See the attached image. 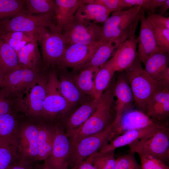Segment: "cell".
<instances>
[{
  "mask_svg": "<svg viewBox=\"0 0 169 169\" xmlns=\"http://www.w3.org/2000/svg\"><path fill=\"white\" fill-rule=\"evenodd\" d=\"M5 92L0 91V115L11 112L10 105Z\"/></svg>",
  "mask_w": 169,
  "mask_h": 169,
  "instance_id": "44",
  "label": "cell"
},
{
  "mask_svg": "<svg viewBox=\"0 0 169 169\" xmlns=\"http://www.w3.org/2000/svg\"><path fill=\"white\" fill-rule=\"evenodd\" d=\"M114 84H110L99 99L96 109L93 114L68 137L70 146V153L82 139L107 128L114 122L116 116Z\"/></svg>",
  "mask_w": 169,
  "mask_h": 169,
  "instance_id": "1",
  "label": "cell"
},
{
  "mask_svg": "<svg viewBox=\"0 0 169 169\" xmlns=\"http://www.w3.org/2000/svg\"><path fill=\"white\" fill-rule=\"evenodd\" d=\"M55 135L51 153L43 164L51 169H69L70 141L62 126L55 125Z\"/></svg>",
  "mask_w": 169,
  "mask_h": 169,
  "instance_id": "12",
  "label": "cell"
},
{
  "mask_svg": "<svg viewBox=\"0 0 169 169\" xmlns=\"http://www.w3.org/2000/svg\"><path fill=\"white\" fill-rule=\"evenodd\" d=\"M98 100L90 99L81 106L66 119L62 126L66 136L69 137L83 125L95 110Z\"/></svg>",
  "mask_w": 169,
  "mask_h": 169,
  "instance_id": "22",
  "label": "cell"
},
{
  "mask_svg": "<svg viewBox=\"0 0 169 169\" xmlns=\"http://www.w3.org/2000/svg\"><path fill=\"white\" fill-rule=\"evenodd\" d=\"M71 169H95L93 165L90 158L88 157Z\"/></svg>",
  "mask_w": 169,
  "mask_h": 169,
  "instance_id": "46",
  "label": "cell"
},
{
  "mask_svg": "<svg viewBox=\"0 0 169 169\" xmlns=\"http://www.w3.org/2000/svg\"><path fill=\"white\" fill-rule=\"evenodd\" d=\"M86 3H94L104 6L110 13L124 10L127 8L123 0H84Z\"/></svg>",
  "mask_w": 169,
  "mask_h": 169,
  "instance_id": "41",
  "label": "cell"
},
{
  "mask_svg": "<svg viewBox=\"0 0 169 169\" xmlns=\"http://www.w3.org/2000/svg\"><path fill=\"white\" fill-rule=\"evenodd\" d=\"M110 13L100 4L86 3L84 0L74 16L75 18L95 23H104L110 16Z\"/></svg>",
  "mask_w": 169,
  "mask_h": 169,
  "instance_id": "24",
  "label": "cell"
},
{
  "mask_svg": "<svg viewBox=\"0 0 169 169\" xmlns=\"http://www.w3.org/2000/svg\"><path fill=\"white\" fill-rule=\"evenodd\" d=\"M34 165L30 162L16 159L8 169H33Z\"/></svg>",
  "mask_w": 169,
  "mask_h": 169,
  "instance_id": "45",
  "label": "cell"
},
{
  "mask_svg": "<svg viewBox=\"0 0 169 169\" xmlns=\"http://www.w3.org/2000/svg\"><path fill=\"white\" fill-rule=\"evenodd\" d=\"M100 42L89 45H68L57 65L62 69L70 68L74 70H80L91 59Z\"/></svg>",
  "mask_w": 169,
  "mask_h": 169,
  "instance_id": "13",
  "label": "cell"
},
{
  "mask_svg": "<svg viewBox=\"0 0 169 169\" xmlns=\"http://www.w3.org/2000/svg\"><path fill=\"white\" fill-rule=\"evenodd\" d=\"M159 14L163 16L169 8V0H166L159 7Z\"/></svg>",
  "mask_w": 169,
  "mask_h": 169,
  "instance_id": "47",
  "label": "cell"
},
{
  "mask_svg": "<svg viewBox=\"0 0 169 169\" xmlns=\"http://www.w3.org/2000/svg\"><path fill=\"white\" fill-rule=\"evenodd\" d=\"M140 22L139 34L137 37V55L141 62L144 64L152 55L163 52L157 45L153 25L145 16L142 9Z\"/></svg>",
  "mask_w": 169,
  "mask_h": 169,
  "instance_id": "14",
  "label": "cell"
},
{
  "mask_svg": "<svg viewBox=\"0 0 169 169\" xmlns=\"http://www.w3.org/2000/svg\"><path fill=\"white\" fill-rule=\"evenodd\" d=\"M157 124H162L154 121L145 113L137 109H132L125 113L118 124L114 127L110 141L117 136L129 131Z\"/></svg>",
  "mask_w": 169,
  "mask_h": 169,
  "instance_id": "19",
  "label": "cell"
},
{
  "mask_svg": "<svg viewBox=\"0 0 169 169\" xmlns=\"http://www.w3.org/2000/svg\"><path fill=\"white\" fill-rule=\"evenodd\" d=\"M152 24L158 45L162 52L169 53V29Z\"/></svg>",
  "mask_w": 169,
  "mask_h": 169,
  "instance_id": "39",
  "label": "cell"
},
{
  "mask_svg": "<svg viewBox=\"0 0 169 169\" xmlns=\"http://www.w3.org/2000/svg\"><path fill=\"white\" fill-rule=\"evenodd\" d=\"M146 114L156 122L168 125L169 88H162L155 93L148 103Z\"/></svg>",
  "mask_w": 169,
  "mask_h": 169,
  "instance_id": "21",
  "label": "cell"
},
{
  "mask_svg": "<svg viewBox=\"0 0 169 169\" xmlns=\"http://www.w3.org/2000/svg\"><path fill=\"white\" fill-rule=\"evenodd\" d=\"M48 78L40 75L31 84L17 95L18 109L28 117H42Z\"/></svg>",
  "mask_w": 169,
  "mask_h": 169,
  "instance_id": "5",
  "label": "cell"
},
{
  "mask_svg": "<svg viewBox=\"0 0 169 169\" xmlns=\"http://www.w3.org/2000/svg\"><path fill=\"white\" fill-rule=\"evenodd\" d=\"M116 49L113 43L101 41L91 59L80 70L90 67L99 68L112 56Z\"/></svg>",
  "mask_w": 169,
  "mask_h": 169,
  "instance_id": "31",
  "label": "cell"
},
{
  "mask_svg": "<svg viewBox=\"0 0 169 169\" xmlns=\"http://www.w3.org/2000/svg\"><path fill=\"white\" fill-rule=\"evenodd\" d=\"M141 62L137 55L132 65L124 71L131 87L136 109L146 113L150 100L157 91L164 87L150 76L143 69Z\"/></svg>",
  "mask_w": 169,
  "mask_h": 169,
  "instance_id": "3",
  "label": "cell"
},
{
  "mask_svg": "<svg viewBox=\"0 0 169 169\" xmlns=\"http://www.w3.org/2000/svg\"><path fill=\"white\" fill-rule=\"evenodd\" d=\"M56 32L61 33L63 28L71 22L83 0H55Z\"/></svg>",
  "mask_w": 169,
  "mask_h": 169,
  "instance_id": "23",
  "label": "cell"
},
{
  "mask_svg": "<svg viewBox=\"0 0 169 169\" xmlns=\"http://www.w3.org/2000/svg\"><path fill=\"white\" fill-rule=\"evenodd\" d=\"M166 0H143L141 6L142 9L155 13L156 9Z\"/></svg>",
  "mask_w": 169,
  "mask_h": 169,
  "instance_id": "43",
  "label": "cell"
},
{
  "mask_svg": "<svg viewBox=\"0 0 169 169\" xmlns=\"http://www.w3.org/2000/svg\"><path fill=\"white\" fill-rule=\"evenodd\" d=\"M115 72L108 61L99 68L94 78L95 99L99 100L110 85Z\"/></svg>",
  "mask_w": 169,
  "mask_h": 169,
  "instance_id": "32",
  "label": "cell"
},
{
  "mask_svg": "<svg viewBox=\"0 0 169 169\" xmlns=\"http://www.w3.org/2000/svg\"><path fill=\"white\" fill-rule=\"evenodd\" d=\"M142 9L140 6L112 13L101 26V41L111 42L117 49L129 38L135 35Z\"/></svg>",
  "mask_w": 169,
  "mask_h": 169,
  "instance_id": "2",
  "label": "cell"
},
{
  "mask_svg": "<svg viewBox=\"0 0 169 169\" xmlns=\"http://www.w3.org/2000/svg\"><path fill=\"white\" fill-rule=\"evenodd\" d=\"M56 26L55 14L31 15L27 13L25 9L12 18L0 21V32L36 33L41 27L56 32Z\"/></svg>",
  "mask_w": 169,
  "mask_h": 169,
  "instance_id": "4",
  "label": "cell"
},
{
  "mask_svg": "<svg viewBox=\"0 0 169 169\" xmlns=\"http://www.w3.org/2000/svg\"><path fill=\"white\" fill-rule=\"evenodd\" d=\"M99 68L90 67L81 70L73 79L79 90L91 98L95 99L94 78Z\"/></svg>",
  "mask_w": 169,
  "mask_h": 169,
  "instance_id": "29",
  "label": "cell"
},
{
  "mask_svg": "<svg viewBox=\"0 0 169 169\" xmlns=\"http://www.w3.org/2000/svg\"><path fill=\"white\" fill-rule=\"evenodd\" d=\"M0 38L7 43L16 53L27 44L37 40L36 33L18 31L1 32Z\"/></svg>",
  "mask_w": 169,
  "mask_h": 169,
  "instance_id": "33",
  "label": "cell"
},
{
  "mask_svg": "<svg viewBox=\"0 0 169 169\" xmlns=\"http://www.w3.org/2000/svg\"><path fill=\"white\" fill-rule=\"evenodd\" d=\"M33 169H51L47 166L43 164H36L33 166Z\"/></svg>",
  "mask_w": 169,
  "mask_h": 169,
  "instance_id": "48",
  "label": "cell"
},
{
  "mask_svg": "<svg viewBox=\"0 0 169 169\" xmlns=\"http://www.w3.org/2000/svg\"><path fill=\"white\" fill-rule=\"evenodd\" d=\"M112 125L107 128L81 140L70 152L69 160L71 169L98 151L110 140L114 130Z\"/></svg>",
  "mask_w": 169,
  "mask_h": 169,
  "instance_id": "10",
  "label": "cell"
},
{
  "mask_svg": "<svg viewBox=\"0 0 169 169\" xmlns=\"http://www.w3.org/2000/svg\"><path fill=\"white\" fill-rule=\"evenodd\" d=\"M130 151L154 156L166 164L169 161V127L164 126L151 136L134 141L128 145Z\"/></svg>",
  "mask_w": 169,
  "mask_h": 169,
  "instance_id": "7",
  "label": "cell"
},
{
  "mask_svg": "<svg viewBox=\"0 0 169 169\" xmlns=\"http://www.w3.org/2000/svg\"><path fill=\"white\" fill-rule=\"evenodd\" d=\"M44 64L46 67L57 65L68 45L61 33L44 27L36 32Z\"/></svg>",
  "mask_w": 169,
  "mask_h": 169,
  "instance_id": "8",
  "label": "cell"
},
{
  "mask_svg": "<svg viewBox=\"0 0 169 169\" xmlns=\"http://www.w3.org/2000/svg\"><path fill=\"white\" fill-rule=\"evenodd\" d=\"M19 126L11 112L0 115V146L14 147Z\"/></svg>",
  "mask_w": 169,
  "mask_h": 169,
  "instance_id": "26",
  "label": "cell"
},
{
  "mask_svg": "<svg viewBox=\"0 0 169 169\" xmlns=\"http://www.w3.org/2000/svg\"><path fill=\"white\" fill-rule=\"evenodd\" d=\"M16 159L14 147L0 146V169H8Z\"/></svg>",
  "mask_w": 169,
  "mask_h": 169,
  "instance_id": "40",
  "label": "cell"
},
{
  "mask_svg": "<svg viewBox=\"0 0 169 169\" xmlns=\"http://www.w3.org/2000/svg\"><path fill=\"white\" fill-rule=\"evenodd\" d=\"M89 156L95 169H115L116 159L114 151L104 153L98 151Z\"/></svg>",
  "mask_w": 169,
  "mask_h": 169,
  "instance_id": "36",
  "label": "cell"
},
{
  "mask_svg": "<svg viewBox=\"0 0 169 169\" xmlns=\"http://www.w3.org/2000/svg\"><path fill=\"white\" fill-rule=\"evenodd\" d=\"M73 107L60 91L59 79L56 73L51 72L48 78L42 117L54 121L63 118Z\"/></svg>",
  "mask_w": 169,
  "mask_h": 169,
  "instance_id": "6",
  "label": "cell"
},
{
  "mask_svg": "<svg viewBox=\"0 0 169 169\" xmlns=\"http://www.w3.org/2000/svg\"><path fill=\"white\" fill-rule=\"evenodd\" d=\"M138 40L136 35L124 41L107 61L115 72H122L130 67L137 56Z\"/></svg>",
  "mask_w": 169,
  "mask_h": 169,
  "instance_id": "17",
  "label": "cell"
},
{
  "mask_svg": "<svg viewBox=\"0 0 169 169\" xmlns=\"http://www.w3.org/2000/svg\"><path fill=\"white\" fill-rule=\"evenodd\" d=\"M23 0H0V21L12 18L24 10Z\"/></svg>",
  "mask_w": 169,
  "mask_h": 169,
  "instance_id": "35",
  "label": "cell"
},
{
  "mask_svg": "<svg viewBox=\"0 0 169 169\" xmlns=\"http://www.w3.org/2000/svg\"><path fill=\"white\" fill-rule=\"evenodd\" d=\"M25 2L27 8L25 11L28 14H55V0H25Z\"/></svg>",
  "mask_w": 169,
  "mask_h": 169,
  "instance_id": "34",
  "label": "cell"
},
{
  "mask_svg": "<svg viewBox=\"0 0 169 169\" xmlns=\"http://www.w3.org/2000/svg\"><path fill=\"white\" fill-rule=\"evenodd\" d=\"M59 89L63 96L73 107L89 100L86 99L87 95L79 90L73 79L66 77L62 78L59 80Z\"/></svg>",
  "mask_w": 169,
  "mask_h": 169,
  "instance_id": "28",
  "label": "cell"
},
{
  "mask_svg": "<svg viewBox=\"0 0 169 169\" xmlns=\"http://www.w3.org/2000/svg\"><path fill=\"white\" fill-rule=\"evenodd\" d=\"M39 71L23 67L13 70L4 75L2 87L5 94L18 95L39 76Z\"/></svg>",
  "mask_w": 169,
  "mask_h": 169,
  "instance_id": "16",
  "label": "cell"
},
{
  "mask_svg": "<svg viewBox=\"0 0 169 169\" xmlns=\"http://www.w3.org/2000/svg\"><path fill=\"white\" fill-rule=\"evenodd\" d=\"M37 124L24 122L19 125L14 148L18 159L34 164L38 161Z\"/></svg>",
  "mask_w": 169,
  "mask_h": 169,
  "instance_id": "11",
  "label": "cell"
},
{
  "mask_svg": "<svg viewBox=\"0 0 169 169\" xmlns=\"http://www.w3.org/2000/svg\"><path fill=\"white\" fill-rule=\"evenodd\" d=\"M20 67L16 52L0 38V70L4 75Z\"/></svg>",
  "mask_w": 169,
  "mask_h": 169,
  "instance_id": "30",
  "label": "cell"
},
{
  "mask_svg": "<svg viewBox=\"0 0 169 169\" xmlns=\"http://www.w3.org/2000/svg\"><path fill=\"white\" fill-rule=\"evenodd\" d=\"M169 53L160 52L149 58L144 64L150 76L164 88H169Z\"/></svg>",
  "mask_w": 169,
  "mask_h": 169,
  "instance_id": "20",
  "label": "cell"
},
{
  "mask_svg": "<svg viewBox=\"0 0 169 169\" xmlns=\"http://www.w3.org/2000/svg\"></svg>",
  "mask_w": 169,
  "mask_h": 169,
  "instance_id": "50",
  "label": "cell"
},
{
  "mask_svg": "<svg viewBox=\"0 0 169 169\" xmlns=\"http://www.w3.org/2000/svg\"><path fill=\"white\" fill-rule=\"evenodd\" d=\"M142 169H169V166L152 155L138 154Z\"/></svg>",
  "mask_w": 169,
  "mask_h": 169,
  "instance_id": "38",
  "label": "cell"
},
{
  "mask_svg": "<svg viewBox=\"0 0 169 169\" xmlns=\"http://www.w3.org/2000/svg\"><path fill=\"white\" fill-rule=\"evenodd\" d=\"M116 159L115 169H142L133 152L130 151L127 153L120 155Z\"/></svg>",
  "mask_w": 169,
  "mask_h": 169,
  "instance_id": "37",
  "label": "cell"
},
{
  "mask_svg": "<svg viewBox=\"0 0 169 169\" xmlns=\"http://www.w3.org/2000/svg\"><path fill=\"white\" fill-rule=\"evenodd\" d=\"M61 33L68 45L79 44L89 45L101 40V27L97 23L74 18L65 26Z\"/></svg>",
  "mask_w": 169,
  "mask_h": 169,
  "instance_id": "9",
  "label": "cell"
},
{
  "mask_svg": "<svg viewBox=\"0 0 169 169\" xmlns=\"http://www.w3.org/2000/svg\"><path fill=\"white\" fill-rule=\"evenodd\" d=\"M147 18L155 25L169 29V17H166L159 14L147 12Z\"/></svg>",
  "mask_w": 169,
  "mask_h": 169,
  "instance_id": "42",
  "label": "cell"
},
{
  "mask_svg": "<svg viewBox=\"0 0 169 169\" xmlns=\"http://www.w3.org/2000/svg\"><path fill=\"white\" fill-rule=\"evenodd\" d=\"M166 125H168L157 124L129 131L113 138L98 152L100 153H104L114 151L117 148L128 145L137 140L149 137L159 129Z\"/></svg>",
  "mask_w": 169,
  "mask_h": 169,
  "instance_id": "18",
  "label": "cell"
},
{
  "mask_svg": "<svg viewBox=\"0 0 169 169\" xmlns=\"http://www.w3.org/2000/svg\"><path fill=\"white\" fill-rule=\"evenodd\" d=\"M4 79V74L0 70V87H2Z\"/></svg>",
  "mask_w": 169,
  "mask_h": 169,
  "instance_id": "49",
  "label": "cell"
},
{
  "mask_svg": "<svg viewBox=\"0 0 169 169\" xmlns=\"http://www.w3.org/2000/svg\"><path fill=\"white\" fill-rule=\"evenodd\" d=\"M113 92L116 98L115 102L116 116L112 124L115 127L123 115L135 106L133 94L125 72L120 74L114 84Z\"/></svg>",
  "mask_w": 169,
  "mask_h": 169,
  "instance_id": "15",
  "label": "cell"
},
{
  "mask_svg": "<svg viewBox=\"0 0 169 169\" xmlns=\"http://www.w3.org/2000/svg\"><path fill=\"white\" fill-rule=\"evenodd\" d=\"M38 161H45L51 155L55 135V125L38 123Z\"/></svg>",
  "mask_w": 169,
  "mask_h": 169,
  "instance_id": "25",
  "label": "cell"
},
{
  "mask_svg": "<svg viewBox=\"0 0 169 169\" xmlns=\"http://www.w3.org/2000/svg\"><path fill=\"white\" fill-rule=\"evenodd\" d=\"M17 54L22 67L39 71L42 60L37 40L27 44Z\"/></svg>",
  "mask_w": 169,
  "mask_h": 169,
  "instance_id": "27",
  "label": "cell"
}]
</instances>
